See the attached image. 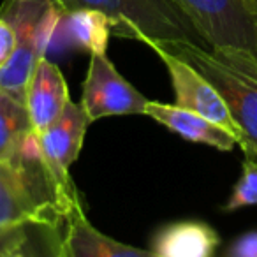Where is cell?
Wrapping results in <instances>:
<instances>
[{
    "label": "cell",
    "instance_id": "17",
    "mask_svg": "<svg viewBox=\"0 0 257 257\" xmlns=\"http://www.w3.org/2000/svg\"><path fill=\"white\" fill-rule=\"evenodd\" d=\"M16 48V29L11 20L0 13V69L11 60Z\"/></svg>",
    "mask_w": 257,
    "mask_h": 257
},
{
    "label": "cell",
    "instance_id": "14",
    "mask_svg": "<svg viewBox=\"0 0 257 257\" xmlns=\"http://www.w3.org/2000/svg\"><path fill=\"white\" fill-rule=\"evenodd\" d=\"M58 27L72 44L90 53H106L113 36V22L97 9H76L62 15Z\"/></svg>",
    "mask_w": 257,
    "mask_h": 257
},
{
    "label": "cell",
    "instance_id": "8",
    "mask_svg": "<svg viewBox=\"0 0 257 257\" xmlns=\"http://www.w3.org/2000/svg\"><path fill=\"white\" fill-rule=\"evenodd\" d=\"M90 123L92 120L81 104L69 100L60 116L43 133H37L41 152L58 176H71L69 168L79 157Z\"/></svg>",
    "mask_w": 257,
    "mask_h": 257
},
{
    "label": "cell",
    "instance_id": "16",
    "mask_svg": "<svg viewBox=\"0 0 257 257\" xmlns=\"http://www.w3.org/2000/svg\"><path fill=\"white\" fill-rule=\"evenodd\" d=\"M246 206H257V155H245L241 176L234 183L224 211H236Z\"/></svg>",
    "mask_w": 257,
    "mask_h": 257
},
{
    "label": "cell",
    "instance_id": "1",
    "mask_svg": "<svg viewBox=\"0 0 257 257\" xmlns=\"http://www.w3.org/2000/svg\"><path fill=\"white\" fill-rule=\"evenodd\" d=\"M79 201L71 176H58L46 162L36 131L0 161V227L25 222L64 225Z\"/></svg>",
    "mask_w": 257,
    "mask_h": 257
},
{
    "label": "cell",
    "instance_id": "4",
    "mask_svg": "<svg viewBox=\"0 0 257 257\" xmlns=\"http://www.w3.org/2000/svg\"><path fill=\"white\" fill-rule=\"evenodd\" d=\"M0 13L16 29L15 53L0 69V90L25 102L34 67L46 55L64 13L55 0H8Z\"/></svg>",
    "mask_w": 257,
    "mask_h": 257
},
{
    "label": "cell",
    "instance_id": "6",
    "mask_svg": "<svg viewBox=\"0 0 257 257\" xmlns=\"http://www.w3.org/2000/svg\"><path fill=\"white\" fill-rule=\"evenodd\" d=\"M147 46H150L162 64L168 69V74L171 78L173 92H175V104L180 107H185L189 111L201 114V116L208 118L213 123L224 127L227 133L238 140V147H245V138H243L241 128L232 118L231 111H229L225 100L217 92L213 85L182 57L171 53L168 48H164L157 41H147Z\"/></svg>",
    "mask_w": 257,
    "mask_h": 257
},
{
    "label": "cell",
    "instance_id": "2",
    "mask_svg": "<svg viewBox=\"0 0 257 257\" xmlns=\"http://www.w3.org/2000/svg\"><path fill=\"white\" fill-rule=\"evenodd\" d=\"M161 44L192 64L217 88L241 128L243 154L257 155V55L239 48L208 50L192 43Z\"/></svg>",
    "mask_w": 257,
    "mask_h": 257
},
{
    "label": "cell",
    "instance_id": "18",
    "mask_svg": "<svg viewBox=\"0 0 257 257\" xmlns=\"http://www.w3.org/2000/svg\"><path fill=\"white\" fill-rule=\"evenodd\" d=\"M225 253L231 257H257V231L239 236Z\"/></svg>",
    "mask_w": 257,
    "mask_h": 257
},
{
    "label": "cell",
    "instance_id": "11",
    "mask_svg": "<svg viewBox=\"0 0 257 257\" xmlns=\"http://www.w3.org/2000/svg\"><path fill=\"white\" fill-rule=\"evenodd\" d=\"M145 116L154 118L155 121L168 127L169 131L180 134L182 138L194 143L206 145L220 152H231L238 147V140L227 133L224 127L213 123L208 118L180 107L176 104H164L157 100H148Z\"/></svg>",
    "mask_w": 257,
    "mask_h": 257
},
{
    "label": "cell",
    "instance_id": "12",
    "mask_svg": "<svg viewBox=\"0 0 257 257\" xmlns=\"http://www.w3.org/2000/svg\"><path fill=\"white\" fill-rule=\"evenodd\" d=\"M220 238L211 225L182 220L162 227L152 239L154 257H211Z\"/></svg>",
    "mask_w": 257,
    "mask_h": 257
},
{
    "label": "cell",
    "instance_id": "10",
    "mask_svg": "<svg viewBox=\"0 0 257 257\" xmlns=\"http://www.w3.org/2000/svg\"><path fill=\"white\" fill-rule=\"evenodd\" d=\"M71 100L67 83L60 69L43 57L36 64L25 92V104L32 118L36 133H43L58 116Z\"/></svg>",
    "mask_w": 257,
    "mask_h": 257
},
{
    "label": "cell",
    "instance_id": "3",
    "mask_svg": "<svg viewBox=\"0 0 257 257\" xmlns=\"http://www.w3.org/2000/svg\"><path fill=\"white\" fill-rule=\"evenodd\" d=\"M62 13L97 9L113 22V36L147 43H192L206 48L185 13L173 0H55Z\"/></svg>",
    "mask_w": 257,
    "mask_h": 257
},
{
    "label": "cell",
    "instance_id": "7",
    "mask_svg": "<svg viewBox=\"0 0 257 257\" xmlns=\"http://www.w3.org/2000/svg\"><path fill=\"white\" fill-rule=\"evenodd\" d=\"M79 104L95 121L106 116L145 114L148 99L116 71L106 53H90Z\"/></svg>",
    "mask_w": 257,
    "mask_h": 257
},
{
    "label": "cell",
    "instance_id": "15",
    "mask_svg": "<svg viewBox=\"0 0 257 257\" xmlns=\"http://www.w3.org/2000/svg\"><path fill=\"white\" fill-rule=\"evenodd\" d=\"M30 133L34 125L27 104L0 90V161L11 157Z\"/></svg>",
    "mask_w": 257,
    "mask_h": 257
},
{
    "label": "cell",
    "instance_id": "9",
    "mask_svg": "<svg viewBox=\"0 0 257 257\" xmlns=\"http://www.w3.org/2000/svg\"><path fill=\"white\" fill-rule=\"evenodd\" d=\"M62 257H154V253L97 231L86 218L79 201L65 217Z\"/></svg>",
    "mask_w": 257,
    "mask_h": 257
},
{
    "label": "cell",
    "instance_id": "5",
    "mask_svg": "<svg viewBox=\"0 0 257 257\" xmlns=\"http://www.w3.org/2000/svg\"><path fill=\"white\" fill-rule=\"evenodd\" d=\"M210 50L239 48L257 55V18L241 0H173Z\"/></svg>",
    "mask_w": 257,
    "mask_h": 257
},
{
    "label": "cell",
    "instance_id": "13",
    "mask_svg": "<svg viewBox=\"0 0 257 257\" xmlns=\"http://www.w3.org/2000/svg\"><path fill=\"white\" fill-rule=\"evenodd\" d=\"M64 225L25 222L0 227V257H62Z\"/></svg>",
    "mask_w": 257,
    "mask_h": 257
}]
</instances>
